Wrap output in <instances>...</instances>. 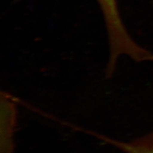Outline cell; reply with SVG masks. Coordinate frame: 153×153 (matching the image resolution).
Segmentation results:
<instances>
[{"mask_svg": "<svg viewBox=\"0 0 153 153\" xmlns=\"http://www.w3.org/2000/svg\"><path fill=\"white\" fill-rule=\"evenodd\" d=\"M101 10L108 36L109 57L106 70L114 73L119 57L125 56L136 62L151 59L152 52L134 40L124 25L117 0H97Z\"/></svg>", "mask_w": 153, "mask_h": 153, "instance_id": "6da1fadb", "label": "cell"}, {"mask_svg": "<svg viewBox=\"0 0 153 153\" xmlns=\"http://www.w3.org/2000/svg\"><path fill=\"white\" fill-rule=\"evenodd\" d=\"M105 142L124 153H153V132L128 142L120 141L105 137Z\"/></svg>", "mask_w": 153, "mask_h": 153, "instance_id": "3957f363", "label": "cell"}, {"mask_svg": "<svg viewBox=\"0 0 153 153\" xmlns=\"http://www.w3.org/2000/svg\"><path fill=\"white\" fill-rule=\"evenodd\" d=\"M12 97L7 93H1V153L13 152V133L16 126V112Z\"/></svg>", "mask_w": 153, "mask_h": 153, "instance_id": "7a4b0ae2", "label": "cell"}]
</instances>
